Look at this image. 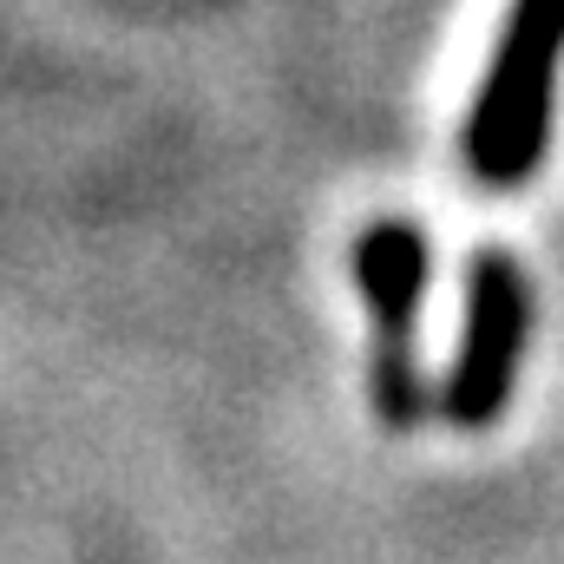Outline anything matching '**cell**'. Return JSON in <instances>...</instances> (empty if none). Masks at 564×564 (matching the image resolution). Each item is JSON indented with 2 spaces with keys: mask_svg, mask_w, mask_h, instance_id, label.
<instances>
[{
  "mask_svg": "<svg viewBox=\"0 0 564 564\" xmlns=\"http://www.w3.org/2000/svg\"><path fill=\"white\" fill-rule=\"evenodd\" d=\"M355 282L375 308V408L388 426H414L421 394V302H426V237L414 224L388 217L368 224L355 243Z\"/></svg>",
  "mask_w": 564,
  "mask_h": 564,
  "instance_id": "7a4b0ae2",
  "label": "cell"
},
{
  "mask_svg": "<svg viewBox=\"0 0 564 564\" xmlns=\"http://www.w3.org/2000/svg\"><path fill=\"white\" fill-rule=\"evenodd\" d=\"M564 59V0H512L486 93L466 119V164L479 184H525L552 144V99Z\"/></svg>",
  "mask_w": 564,
  "mask_h": 564,
  "instance_id": "6da1fadb",
  "label": "cell"
},
{
  "mask_svg": "<svg viewBox=\"0 0 564 564\" xmlns=\"http://www.w3.org/2000/svg\"><path fill=\"white\" fill-rule=\"evenodd\" d=\"M532 335V289L506 250H479L466 263V335L446 375V421L492 426L512 401L519 355Z\"/></svg>",
  "mask_w": 564,
  "mask_h": 564,
  "instance_id": "3957f363",
  "label": "cell"
}]
</instances>
